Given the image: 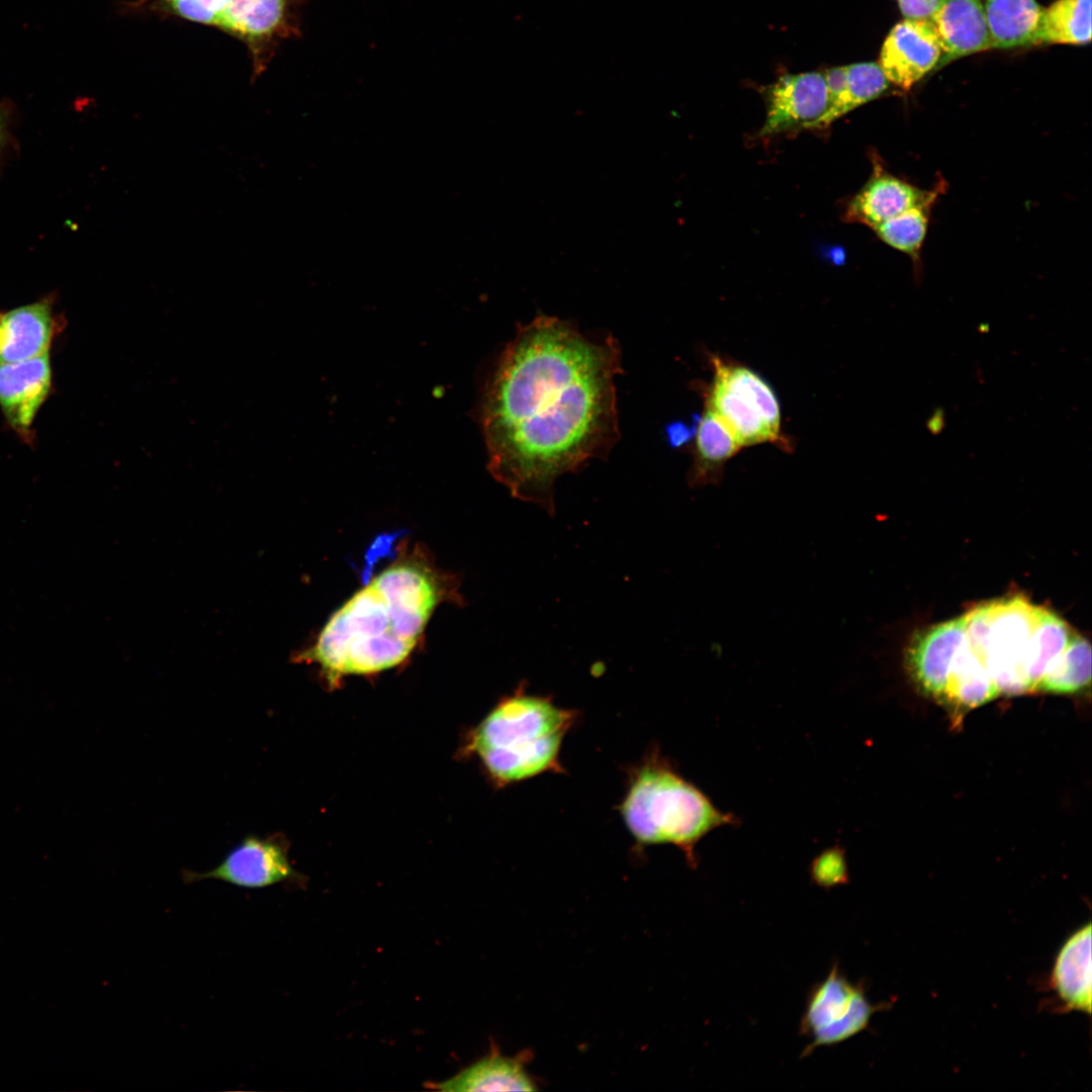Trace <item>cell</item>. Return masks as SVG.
Returning a JSON list of instances; mask_svg holds the SVG:
<instances>
[{
	"label": "cell",
	"instance_id": "cell-9",
	"mask_svg": "<svg viewBox=\"0 0 1092 1092\" xmlns=\"http://www.w3.org/2000/svg\"><path fill=\"white\" fill-rule=\"evenodd\" d=\"M827 106L824 73L782 76L768 90L766 118L759 134L815 128Z\"/></svg>",
	"mask_w": 1092,
	"mask_h": 1092
},
{
	"label": "cell",
	"instance_id": "cell-18",
	"mask_svg": "<svg viewBox=\"0 0 1092 1092\" xmlns=\"http://www.w3.org/2000/svg\"><path fill=\"white\" fill-rule=\"evenodd\" d=\"M695 437L696 453L689 483L694 487L717 484L724 463L742 446L726 423L708 407L702 417L699 416Z\"/></svg>",
	"mask_w": 1092,
	"mask_h": 1092
},
{
	"label": "cell",
	"instance_id": "cell-16",
	"mask_svg": "<svg viewBox=\"0 0 1092 1092\" xmlns=\"http://www.w3.org/2000/svg\"><path fill=\"white\" fill-rule=\"evenodd\" d=\"M525 1058L492 1051L454 1077L433 1085L444 1092L534 1091L535 1082L525 1068Z\"/></svg>",
	"mask_w": 1092,
	"mask_h": 1092
},
{
	"label": "cell",
	"instance_id": "cell-29",
	"mask_svg": "<svg viewBox=\"0 0 1092 1092\" xmlns=\"http://www.w3.org/2000/svg\"><path fill=\"white\" fill-rule=\"evenodd\" d=\"M944 0H898L905 18L930 20Z\"/></svg>",
	"mask_w": 1092,
	"mask_h": 1092
},
{
	"label": "cell",
	"instance_id": "cell-19",
	"mask_svg": "<svg viewBox=\"0 0 1092 1092\" xmlns=\"http://www.w3.org/2000/svg\"><path fill=\"white\" fill-rule=\"evenodd\" d=\"M992 49H1015L1033 43L1042 7L1036 0H980Z\"/></svg>",
	"mask_w": 1092,
	"mask_h": 1092
},
{
	"label": "cell",
	"instance_id": "cell-32",
	"mask_svg": "<svg viewBox=\"0 0 1092 1092\" xmlns=\"http://www.w3.org/2000/svg\"><path fill=\"white\" fill-rule=\"evenodd\" d=\"M1 139H2V125H1V121H0V142H1Z\"/></svg>",
	"mask_w": 1092,
	"mask_h": 1092
},
{
	"label": "cell",
	"instance_id": "cell-31",
	"mask_svg": "<svg viewBox=\"0 0 1092 1092\" xmlns=\"http://www.w3.org/2000/svg\"><path fill=\"white\" fill-rule=\"evenodd\" d=\"M943 414L942 412L935 414L928 422V428L932 433H938L943 426Z\"/></svg>",
	"mask_w": 1092,
	"mask_h": 1092
},
{
	"label": "cell",
	"instance_id": "cell-12",
	"mask_svg": "<svg viewBox=\"0 0 1092 1092\" xmlns=\"http://www.w3.org/2000/svg\"><path fill=\"white\" fill-rule=\"evenodd\" d=\"M943 186L939 181L932 190L920 189L876 164L873 177L849 202L845 218L874 229L914 205L936 199Z\"/></svg>",
	"mask_w": 1092,
	"mask_h": 1092
},
{
	"label": "cell",
	"instance_id": "cell-8",
	"mask_svg": "<svg viewBox=\"0 0 1092 1092\" xmlns=\"http://www.w3.org/2000/svg\"><path fill=\"white\" fill-rule=\"evenodd\" d=\"M940 58L941 48L931 21L904 18L885 38L878 64L890 83L907 91L936 70Z\"/></svg>",
	"mask_w": 1092,
	"mask_h": 1092
},
{
	"label": "cell",
	"instance_id": "cell-5",
	"mask_svg": "<svg viewBox=\"0 0 1092 1092\" xmlns=\"http://www.w3.org/2000/svg\"><path fill=\"white\" fill-rule=\"evenodd\" d=\"M1042 610L1014 596L985 602L963 615L970 646L1000 694L1032 692L1029 662Z\"/></svg>",
	"mask_w": 1092,
	"mask_h": 1092
},
{
	"label": "cell",
	"instance_id": "cell-28",
	"mask_svg": "<svg viewBox=\"0 0 1092 1092\" xmlns=\"http://www.w3.org/2000/svg\"><path fill=\"white\" fill-rule=\"evenodd\" d=\"M179 15L205 24H218L229 0H174Z\"/></svg>",
	"mask_w": 1092,
	"mask_h": 1092
},
{
	"label": "cell",
	"instance_id": "cell-24",
	"mask_svg": "<svg viewBox=\"0 0 1092 1092\" xmlns=\"http://www.w3.org/2000/svg\"><path fill=\"white\" fill-rule=\"evenodd\" d=\"M287 0H229L219 25L245 36H265L283 22Z\"/></svg>",
	"mask_w": 1092,
	"mask_h": 1092
},
{
	"label": "cell",
	"instance_id": "cell-4",
	"mask_svg": "<svg viewBox=\"0 0 1092 1092\" xmlns=\"http://www.w3.org/2000/svg\"><path fill=\"white\" fill-rule=\"evenodd\" d=\"M628 777L619 810L639 844H674L696 866V844L715 828L735 823L657 751L646 754Z\"/></svg>",
	"mask_w": 1092,
	"mask_h": 1092
},
{
	"label": "cell",
	"instance_id": "cell-26",
	"mask_svg": "<svg viewBox=\"0 0 1092 1092\" xmlns=\"http://www.w3.org/2000/svg\"><path fill=\"white\" fill-rule=\"evenodd\" d=\"M889 84L878 63L863 62L845 66L841 115L876 99L888 89Z\"/></svg>",
	"mask_w": 1092,
	"mask_h": 1092
},
{
	"label": "cell",
	"instance_id": "cell-1",
	"mask_svg": "<svg viewBox=\"0 0 1092 1092\" xmlns=\"http://www.w3.org/2000/svg\"><path fill=\"white\" fill-rule=\"evenodd\" d=\"M621 373V348L611 336L594 340L545 314L519 325L479 405L492 477L554 516L556 479L604 458L620 438Z\"/></svg>",
	"mask_w": 1092,
	"mask_h": 1092
},
{
	"label": "cell",
	"instance_id": "cell-2",
	"mask_svg": "<svg viewBox=\"0 0 1092 1092\" xmlns=\"http://www.w3.org/2000/svg\"><path fill=\"white\" fill-rule=\"evenodd\" d=\"M440 599L428 566L398 561L350 598L296 660L317 663L331 681L393 667L411 654Z\"/></svg>",
	"mask_w": 1092,
	"mask_h": 1092
},
{
	"label": "cell",
	"instance_id": "cell-3",
	"mask_svg": "<svg viewBox=\"0 0 1092 1092\" xmlns=\"http://www.w3.org/2000/svg\"><path fill=\"white\" fill-rule=\"evenodd\" d=\"M577 718V711L558 707L551 696L528 694L521 682L477 726L471 747L498 786L565 772L560 748Z\"/></svg>",
	"mask_w": 1092,
	"mask_h": 1092
},
{
	"label": "cell",
	"instance_id": "cell-33",
	"mask_svg": "<svg viewBox=\"0 0 1092 1092\" xmlns=\"http://www.w3.org/2000/svg\"><path fill=\"white\" fill-rule=\"evenodd\" d=\"M169 1H174V0H169Z\"/></svg>",
	"mask_w": 1092,
	"mask_h": 1092
},
{
	"label": "cell",
	"instance_id": "cell-27",
	"mask_svg": "<svg viewBox=\"0 0 1092 1092\" xmlns=\"http://www.w3.org/2000/svg\"><path fill=\"white\" fill-rule=\"evenodd\" d=\"M812 881L822 888H832L848 881L846 861L842 851L832 848L824 851L812 862Z\"/></svg>",
	"mask_w": 1092,
	"mask_h": 1092
},
{
	"label": "cell",
	"instance_id": "cell-14",
	"mask_svg": "<svg viewBox=\"0 0 1092 1092\" xmlns=\"http://www.w3.org/2000/svg\"><path fill=\"white\" fill-rule=\"evenodd\" d=\"M54 325L48 301L0 313V364L21 362L48 353Z\"/></svg>",
	"mask_w": 1092,
	"mask_h": 1092
},
{
	"label": "cell",
	"instance_id": "cell-25",
	"mask_svg": "<svg viewBox=\"0 0 1092 1092\" xmlns=\"http://www.w3.org/2000/svg\"><path fill=\"white\" fill-rule=\"evenodd\" d=\"M931 199L910 207L873 230L889 246L917 260L924 242L931 207Z\"/></svg>",
	"mask_w": 1092,
	"mask_h": 1092
},
{
	"label": "cell",
	"instance_id": "cell-30",
	"mask_svg": "<svg viewBox=\"0 0 1092 1092\" xmlns=\"http://www.w3.org/2000/svg\"><path fill=\"white\" fill-rule=\"evenodd\" d=\"M699 416L695 415L692 425L682 422L670 423L666 427V438L670 446L679 447L695 437Z\"/></svg>",
	"mask_w": 1092,
	"mask_h": 1092
},
{
	"label": "cell",
	"instance_id": "cell-15",
	"mask_svg": "<svg viewBox=\"0 0 1092 1092\" xmlns=\"http://www.w3.org/2000/svg\"><path fill=\"white\" fill-rule=\"evenodd\" d=\"M1052 985L1068 1010L1091 1013V923L1062 946L1052 973Z\"/></svg>",
	"mask_w": 1092,
	"mask_h": 1092
},
{
	"label": "cell",
	"instance_id": "cell-17",
	"mask_svg": "<svg viewBox=\"0 0 1092 1092\" xmlns=\"http://www.w3.org/2000/svg\"><path fill=\"white\" fill-rule=\"evenodd\" d=\"M1000 693L986 667L970 646L968 637L947 674L939 703L956 716L994 700Z\"/></svg>",
	"mask_w": 1092,
	"mask_h": 1092
},
{
	"label": "cell",
	"instance_id": "cell-22",
	"mask_svg": "<svg viewBox=\"0 0 1092 1092\" xmlns=\"http://www.w3.org/2000/svg\"><path fill=\"white\" fill-rule=\"evenodd\" d=\"M1091 647L1073 633L1064 649L1052 660L1036 686V691L1075 694L1090 685Z\"/></svg>",
	"mask_w": 1092,
	"mask_h": 1092
},
{
	"label": "cell",
	"instance_id": "cell-7",
	"mask_svg": "<svg viewBox=\"0 0 1092 1092\" xmlns=\"http://www.w3.org/2000/svg\"><path fill=\"white\" fill-rule=\"evenodd\" d=\"M295 872L280 843L247 835L210 871H182L185 884L218 880L244 889H264L291 880Z\"/></svg>",
	"mask_w": 1092,
	"mask_h": 1092
},
{
	"label": "cell",
	"instance_id": "cell-6",
	"mask_svg": "<svg viewBox=\"0 0 1092 1092\" xmlns=\"http://www.w3.org/2000/svg\"><path fill=\"white\" fill-rule=\"evenodd\" d=\"M877 1007L864 995L863 988L852 984L834 964L827 977L808 994L800 1031L810 1038L802 1057L815 1049L838 1044L862 1031Z\"/></svg>",
	"mask_w": 1092,
	"mask_h": 1092
},
{
	"label": "cell",
	"instance_id": "cell-23",
	"mask_svg": "<svg viewBox=\"0 0 1092 1092\" xmlns=\"http://www.w3.org/2000/svg\"><path fill=\"white\" fill-rule=\"evenodd\" d=\"M713 364L714 378L746 398L758 411L771 432L782 438L780 405L768 383L744 366L730 365L718 358H713Z\"/></svg>",
	"mask_w": 1092,
	"mask_h": 1092
},
{
	"label": "cell",
	"instance_id": "cell-11",
	"mask_svg": "<svg viewBox=\"0 0 1092 1092\" xmlns=\"http://www.w3.org/2000/svg\"><path fill=\"white\" fill-rule=\"evenodd\" d=\"M52 384L49 352L38 357L0 364V407L19 434L30 432Z\"/></svg>",
	"mask_w": 1092,
	"mask_h": 1092
},
{
	"label": "cell",
	"instance_id": "cell-13",
	"mask_svg": "<svg viewBox=\"0 0 1092 1092\" xmlns=\"http://www.w3.org/2000/svg\"><path fill=\"white\" fill-rule=\"evenodd\" d=\"M930 21L941 48L936 70L959 58L992 49L980 0H944Z\"/></svg>",
	"mask_w": 1092,
	"mask_h": 1092
},
{
	"label": "cell",
	"instance_id": "cell-20",
	"mask_svg": "<svg viewBox=\"0 0 1092 1092\" xmlns=\"http://www.w3.org/2000/svg\"><path fill=\"white\" fill-rule=\"evenodd\" d=\"M706 407L715 412L733 432L741 446L779 442L758 411L742 395L714 378Z\"/></svg>",
	"mask_w": 1092,
	"mask_h": 1092
},
{
	"label": "cell",
	"instance_id": "cell-21",
	"mask_svg": "<svg viewBox=\"0 0 1092 1092\" xmlns=\"http://www.w3.org/2000/svg\"><path fill=\"white\" fill-rule=\"evenodd\" d=\"M1091 2L1092 0H1056L1042 8L1032 46L1089 43L1092 33Z\"/></svg>",
	"mask_w": 1092,
	"mask_h": 1092
},
{
	"label": "cell",
	"instance_id": "cell-10",
	"mask_svg": "<svg viewBox=\"0 0 1092 1092\" xmlns=\"http://www.w3.org/2000/svg\"><path fill=\"white\" fill-rule=\"evenodd\" d=\"M967 640L963 616L919 632L907 652V664L916 687L939 701L953 659Z\"/></svg>",
	"mask_w": 1092,
	"mask_h": 1092
}]
</instances>
